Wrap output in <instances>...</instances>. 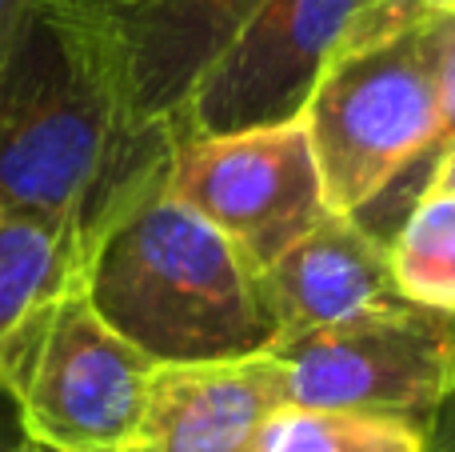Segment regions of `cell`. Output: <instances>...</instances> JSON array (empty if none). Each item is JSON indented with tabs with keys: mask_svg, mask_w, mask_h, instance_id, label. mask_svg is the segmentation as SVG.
Here are the masks:
<instances>
[{
	"mask_svg": "<svg viewBox=\"0 0 455 452\" xmlns=\"http://www.w3.org/2000/svg\"><path fill=\"white\" fill-rule=\"evenodd\" d=\"M288 408L427 421L455 392V312L400 304L272 349Z\"/></svg>",
	"mask_w": 455,
	"mask_h": 452,
	"instance_id": "cell-6",
	"label": "cell"
},
{
	"mask_svg": "<svg viewBox=\"0 0 455 452\" xmlns=\"http://www.w3.org/2000/svg\"><path fill=\"white\" fill-rule=\"evenodd\" d=\"M104 4H120V8H124V4H136V0H104Z\"/></svg>",
	"mask_w": 455,
	"mask_h": 452,
	"instance_id": "cell-21",
	"label": "cell"
},
{
	"mask_svg": "<svg viewBox=\"0 0 455 452\" xmlns=\"http://www.w3.org/2000/svg\"><path fill=\"white\" fill-rule=\"evenodd\" d=\"M419 192H443V197H455V141L443 152L432 157V173H427V181H424Z\"/></svg>",
	"mask_w": 455,
	"mask_h": 452,
	"instance_id": "cell-17",
	"label": "cell"
},
{
	"mask_svg": "<svg viewBox=\"0 0 455 452\" xmlns=\"http://www.w3.org/2000/svg\"><path fill=\"white\" fill-rule=\"evenodd\" d=\"M331 213L363 216L395 176L440 141L432 44L424 20L376 48L331 56L299 112Z\"/></svg>",
	"mask_w": 455,
	"mask_h": 452,
	"instance_id": "cell-3",
	"label": "cell"
},
{
	"mask_svg": "<svg viewBox=\"0 0 455 452\" xmlns=\"http://www.w3.org/2000/svg\"><path fill=\"white\" fill-rule=\"evenodd\" d=\"M424 28H427V44H432L435 101H440V141H435V152H443L455 141V0L435 4L424 16Z\"/></svg>",
	"mask_w": 455,
	"mask_h": 452,
	"instance_id": "cell-15",
	"label": "cell"
},
{
	"mask_svg": "<svg viewBox=\"0 0 455 452\" xmlns=\"http://www.w3.org/2000/svg\"><path fill=\"white\" fill-rule=\"evenodd\" d=\"M427 452H455V392L427 416Z\"/></svg>",
	"mask_w": 455,
	"mask_h": 452,
	"instance_id": "cell-16",
	"label": "cell"
},
{
	"mask_svg": "<svg viewBox=\"0 0 455 452\" xmlns=\"http://www.w3.org/2000/svg\"><path fill=\"white\" fill-rule=\"evenodd\" d=\"M0 452H56V448H44V445H36V440H24V437H16L12 445H4Z\"/></svg>",
	"mask_w": 455,
	"mask_h": 452,
	"instance_id": "cell-20",
	"label": "cell"
},
{
	"mask_svg": "<svg viewBox=\"0 0 455 452\" xmlns=\"http://www.w3.org/2000/svg\"><path fill=\"white\" fill-rule=\"evenodd\" d=\"M0 397H4V392H0ZM16 437H20V424H16V416H12V421H8V413H4V408H0V448H4V445H12Z\"/></svg>",
	"mask_w": 455,
	"mask_h": 452,
	"instance_id": "cell-19",
	"label": "cell"
},
{
	"mask_svg": "<svg viewBox=\"0 0 455 452\" xmlns=\"http://www.w3.org/2000/svg\"><path fill=\"white\" fill-rule=\"evenodd\" d=\"M259 0H140L112 4L128 88L140 120L176 125L208 64L243 28Z\"/></svg>",
	"mask_w": 455,
	"mask_h": 452,
	"instance_id": "cell-10",
	"label": "cell"
},
{
	"mask_svg": "<svg viewBox=\"0 0 455 452\" xmlns=\"http://www.w3.org/2000/svg\"><path fill=\"white\" fill-rule=\"evenodd\" d=\"M84 293L152 365L259 357L280 344L264 272L168 192L144 189L92 245Z\"/></svg>",
	"mask_w": 455,
	"mask_h": 452,
	"instance_id": "cell-2",
	"label": "cell"
},
{
	"mask_svg": "<svg viewBox=\"0 0 455 452\" xmlns=\"http://www.w3.org/2000/svg\"><path fill=\"white\" fill-rule=\"evenodd\" d=\"M172 125L140 120L112 4L36 0L0 64V200L60 224L92 253L156 181Z\"/></svg>",
	"mask_w": 455,
	"mask_h": 452,
	"instance_id": "cell-1",
	"label": "cell"
},
{
	"mask_svg": "<svg viewBox=\"0 0 455 452\" xmlns=\"http://www.w3.org/2000/svg\"><path fill=\"white\" fill-rule=\"evenodd\" d=\"M136 4H140V0H136Z\"/></svg>",
	"mask_w": 455,
	"mask_h": 452,
	"instance_id": "cell-22",
	"label": "cell"
},
{
	"mask_svg": "<svg viewBox=\"0 0 455 452\" xmlns=\"http://www.w3.org/2000/svg\"><path fill=\"white\" fill-rule=\"evenodd\" d=\"M88 253L72 232L0 200V365L24 333L84 280Z\"/></svg>",
	"mask_w": 455,
	"mask_h": 452,
	"instance_id": "cell-11",
	"label": "cell"
},
{
	"mask_svg": "<svg viewBox=\"0 0 455 452\" xmlns=\"http://www.w3.org/2000/svg\"><path fill=\"white\" fill-rule=\"evenodd\" d=\"M288 408L275 352L204 365H156L124 452H264Z\"/></svg>",
	"mask_w": 455,
	"mask_h": 452,
	"instance_id": "cell-8",
	"label": "cell"
},
{
	"mask_svg": "<svg viewBox=\"0 0 455 452\" xmlns=\"http://www.w3.org/2000/svg\"><path fill=\"white\" fill-rule=\"evenodd\" d=\"M435 4H443V0H360L355 12L347 16L331 56H347V52H363V48L384 44V40L408 32L411 24H419Z\"/></svg>",
	"mask_w": 455,
	"mask_h": 452,
	"instance_id": "cell-14",
	"label": "cell"
},
{
	"mask_svg": "<svg viewBox=\"0 0 455 452\" xmlns=\"http://www.w3.org/2000/svg\"><path fill=\"white\" fill-rule=\"evenodd\" d=\"M387 256L403 301L455 312V197L416 192L400 232L387 240Z\"/></svg>",
	"mask_w": 455,
	"mask_h": 452,
	"instance_id": "cell-12",
	"label": "cell"
},
{
	"mask_svg": "<svg viewBox=\"0 0 455 452\" xmlns=\"http://www.w3.org/2000/svg\"><path fill=\"white\" fill-rule=\"evenodd\" d=\"M152 360L112 333L80 280L0 365L24 440L56 452H124L144 413Z\"/></svg>",
	"mask_w": 455,
	"mask_h": 452,
	"instance_id": "cell-4",
	"label": "cell"
},
{
	"mask_svg": "<svg viewBox=\"0 0 455 452\" xmlns=\"http://www.w3.org/2000/svg\"><path fill=\"white\" fill-rule=\"evenodd\" d=\"M168 192L224 232L259 272L331 213L304 120L176 136Z\"/></svg>",
	"mask_w": 455,
	"mask_h": 452,
	"instance_id": "cell-5",
	"label": "cell"
},
{
	"mask_svg": "<svg viewBox=\"0 0 455 452\" xmlns=\"http://www.w3.org/2000/svg\"><path fill=\"white\" fill-rule=\"evenodd\" d=\"M355 4L360 0H259L196 80L172 125L176 136L296 120Z\"/></svg>",
	"mask_w": 455,
	"mask_h": 452,
	"instance_id": "cell-7",
	"label": "cell"
},
{
	"mask_svg": "<svg viewBox=\"0 0 455 452\" xmlns=\"http://www.w3.org/2000/svg\"><path fill=\"white\" fill-rule=\"evenodd\" d=\"M32 4H36V0H0V64H4L8 44H12L16 28H20V20L28 16Z\"/></svg>",
	"mask_w": 455,
	"mask_h": 452,
	"instance_id": "cell-18",
	"label": "cell"
},
{
	"mask_svg": "<svg viewBox=\"0 0 455 452\" xmlns=\"http://www.w3.org/2000/svg\"><path fill=\"white\" fill-rule=\"evenodd\" d=\"M264 452H427V421L344 408H283Z\"/></svg>",
	"mask_w": 455,
	"mask_h": 452,
	"instance_id": "cell-13",
	"label": "cell"
},
{
	"mask_svg": "<svg viewBox=\"0 0 455 452\" xmlns=\"http://www.w3.org/2000/svg\"><path fill=\"white\" fill-rule=\"evenodd\" d=\"M264 288L280 325V344L408 304L395 288L387 240L368 229L363 216L344 213H328L275 256L264 269Z\"/></svg>",
	"mask_w": 455,
	"mask_h": 452,
	"instance_id": "cell-9",
	"label": "cell"
}]
</instances>
